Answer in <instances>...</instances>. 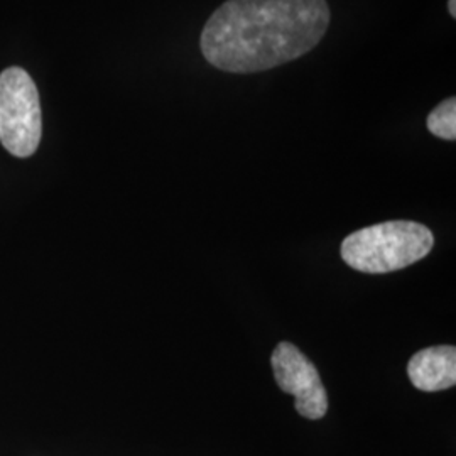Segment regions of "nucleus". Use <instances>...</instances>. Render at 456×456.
I'll list each match as a JSON object with an SVG mask.
<instances>
[{"label": "nucleus", "mask_w": 456, "mask_h": 456, "mask_svg": "<svg viewBox=\"0 0 456 456\" xmlns=\"http://www.w3.org/2000/svg\"><path fill=\"white\" fill-rule=\"evenodd\" d=\"M428 131L433 135L444 139V141H455L456 139V98L450 97L443 100L438 107L431 110L426 120Z\"/></svg>", "instance_id": "423d86ee"}, {"label": "nucleus", "mask_w": 456, "mask_h": 456, "mask_svg": "<svg viewBox=\"0 0 456 456\" xmlns=\"http://www.w3.org/2000/svg\"><path fill=\"white\" fill-rule=\"evenodd\" d=\"M43 117L33 78L12 66L0 75V142L12 156L29 158L41 142Z\"/></svg>", "instance_id": "7ed1b4c3"}, {"label": "nucleus", "mask_w": 456, "mask_h": 456, "mask_svg": "<svg viewBox=\"0 0 456 456\" xmlns=\"http://www.w3.org/2000/svg\"><path fill=\"white\" fill-rule=\"evenodd\" d=\"M411 384L424 392L452 389L456 384V348L440 345L419 350L409 360Z\"/></svg>", "instance_id": "39448f33"}, {"label": "nucleus", "mask_w": 456, "mask_h": 456, "mask_svg": "<svg viewBox=\"0 0 456 456\" xmlns=\"http://www.w3.org/2000/svg\"><path fill=\"white\" fill-rule=\"evenodd\" d=\"M435 245L433 232L418 222L392 220L362 228L342 242V259L367 274H387L424 259Z\"/></svg>", "instance_id": "f03ea898"}, {"label": "nucleus", "mask_w": 456, "mask_h": 456, "mask_svg": "<svg viewBox=\"0 0 456 456\" xmlns=\"http://www.w3.org/2000/svg\"><path fill=\"white\" fill-rule=\"evenodd\" d=\"M448 12L450 16L455 19L456 17V0H448Z\"/></svg>", "instance_id": "0eeeda50"}, {"label": "nucleus", "mask_w": 456, "mask_h": 456, "mask_svg": "<svg viewBox=\"0 0 456 456\" xmlns=\"http://www.w3.org/2000/svg\"><path fill=\"white\" fill-rule=\"evenodd\" d=\"M330 20L326 0H227L207 20L200 48L216 69L261 73L308 54Z\"/></svg>", "instance_id": "f257e3e1"}, {"label": "nucleus", "mask_w": 456, "mask_h": 456, "mask_svg": "<svg viewBox=\"0 0 456 456\" xmlns=\"http://www.w3.org/2000/svg\"><path fill=\"white\" fill-rule=\"evenodd\" d=\"M271 365L277 386L294 395L296 411L306 419H322L328 411V395L314 363L293 343L281 342Z\"/></svg>", "instance_id": "20e7f679"}]
</instances>
